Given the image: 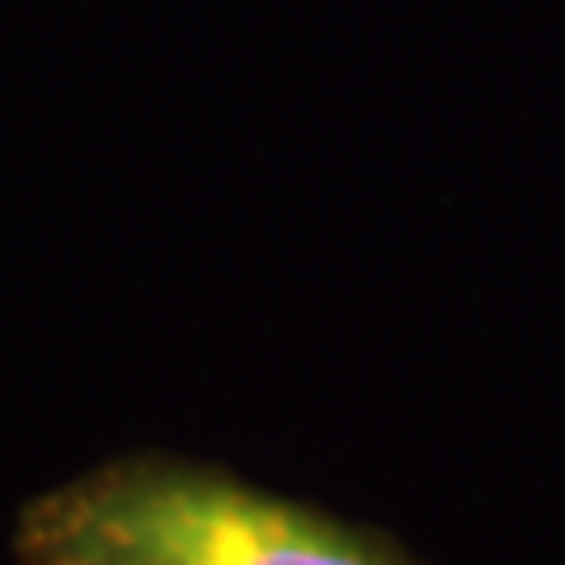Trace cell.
Returning a JSON list of instances; mask_svg holds the SVG:
<instances>
[{"mask_svg": "<svg viewBox=\"0 0 565 565\" xmlns=\"http://www.w3.org/2000/svg\"><path fill=\"white\" fill-rule=\"evenodd\" d=\"M24 565H401L363 533L232 481L132 457L33 500Z\"/></svg>", "mask_w": 565, "mask_h": 565, "instance_id": "cell-1", "label": "cell"}]
</instances>
